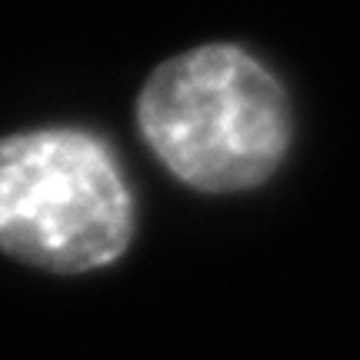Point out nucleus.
Listing matches in <instances>:
<instances>
[{"instance_id": "nucleus-1", "label": "nucleus", "mask_w": 360, "mask_h": 360, "mask_svg": "<svg viewBox=\"0 0 360 360\" xmlns=\"http://www.w3.org/2000/svg\"><path fill=\"white\" fill-rule=\"evenodd\" d=\"M137 124L157 160L204 193L260 187L294 134L281 80L233 44H204L164 60L137 97Z\"/></svg>"}, {"instance_id": "nucleus-2", "label": "nucleus", "mask_w": 360, "mask_h": 360, "mask_svg": "<svg viewBox=\"0 0 360 360\" xmlns=\"http://www.w3.org/2000/svg\"><path fill=\"white\" fill-rule=\"evenodd\" d=\"M134 240V197L107 143L77 127L0 137V250L53 274L114 264Z\"/></svg>"}]
</instances>
